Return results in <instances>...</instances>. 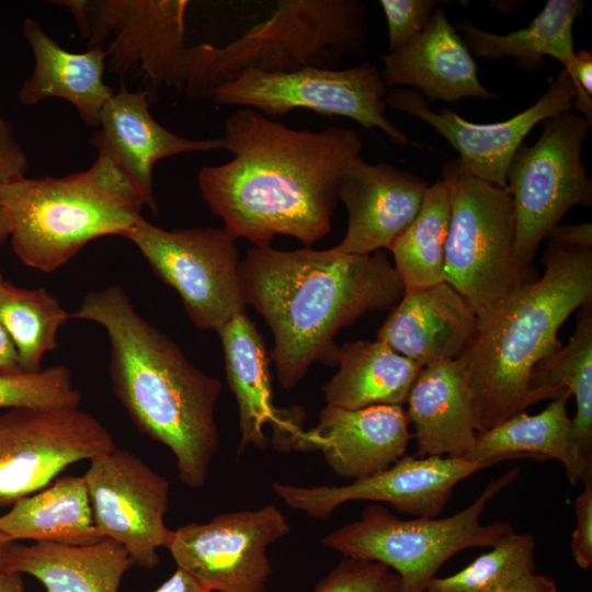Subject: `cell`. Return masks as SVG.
Here are the masks:
<instances>
[{
  "label": "cell",
  "instance_id": "6da1fadb",
  "mask_svg": "<svg viewBox=\"0 0 592 592\" xmlns=\"http://www.w3.org/2000/svg\"><path fill=\"white\" fill-rule=\"evenodd\" d=\"M221 140L232 159L202 167L197 184L230 236L262 246L283 235L309 247L330 232L340 180L363 147L356 130L295 129L238 107Z\"/></svg>",
  "mask_w": 592,
  "mask_h": 592
},
{
  "label": "cell",
  "instance_id": "7a4b0ae2",
  "mask_svg": "<svg viewBox=\"0 0 592 592\" xmlns=\"http://www.w3.org/2000/svg\"><path fill=\"white\" fill-rule=\"evenodd\" d=\"M247 305L270 327V360L284 389L315 363L338 365L337 333L367 312L391 310L405 284L384 250L356 255L254 246L241 260Z\"/></svg>",
  "mask_w": 592,
  "mask_h": 592
},
{
  "label": "cell",
  "instance_id": "3957f363",
  "mask_svg": "<svg viewBox=\"0 0 592 592\" xmlns=\"http://www.w3.org/2000/svg\"><path fill=\"white\" fill-rule=\"evenodd\" d=\"M70 318L104 328L116 398L141 433L171 451L180 481L202 488L219 448L215 409L221 383L143 318L119 285L89 292Z\"/></svg>",
  "mask_w": 592,
  "mask_h": 592
},
{
  "label": "cell",
  "instance_id": "277c9868",
  "mask_svg": "<svg viewBox=\"0 0 592 592\" xmlns=\"http://www.w3.org/2000/svg\"><path fill=\"white\" fill-rule=\"evenodd\" d=\"M544 274L477 316L462 354L479 400V433L542 398L530 388L535 364L559 350L567 318L592 301V247L549 239Z\"/></svg>",
  "mask_w": 592,
  "mask_h": 592
},
{
  "label": "cell",
  "instance_id": "5b68a950",
  "mask_svg": "<svg viewBox=\"0 0 592 592\" xmlns=\"http://www.w3.org/2000/svg\"><path fill=\"white\" fill-rule=\"evenodd\" d=\"M13 252L29 267L50 273L104 236H124L145 201L127 175L98 155L86 170L65 177L26 175L0 185Z\"/></svg>",
  "mask_w": 592,
  "mask_h": 592
},
{
  "label": "cell",
  "instance_id": "8992f818",
  "mask_svg": "<svg viewBox=\"0 0 592 592\" xmlns=\"http://www.w3.org/2000/svg\"><path fill=\"white\" fill-rule=\"evenodd\" d=\"M368 39L366 5L358 0H282L266 20L224 45L187 47L182 90L208 99L247 69L269 73L304 68L335 69L345 55H360Z\"/></svg>",
  "mask_w": 592,
  "mask_h": 592
},
{
  "label": "cell",
  "instance_id": "52a82bcc",
  "mask_svg": "<svg viewBox=\"0 0 592 592\" xmlns=\"http://www.w3.org/2000/svg\"><path fill=\"white\" fill-rule=\"evenodd\" d=\"M520 474L514 467L491 480L466 509L447 517L400 520L386 508L367 505L360 520L328 535L321 543L343 557L380 562L400 579V592H426L439 569L454 555L473 547H492L511 534L505 521L481 524L486 505Z\"/></svg>",
  "mask_w": 592,
  "mask_h": 592
},
{
  "label": "cell",
  "instance_id": "ba28073f",
  "mask_svg": "<svg viewBox=\"0 0 592 592\" xmlns=\"http://www.w3.org/2000/svg\"><path fill=\"white\" fill-rule=\"evenodd\" d=\"M451 219L444 253L445 282L480 315L537 277L515 251V217L503 187L473 175L458 159L442 167Z\"/></svg>",
  "mask_w": 592,
  "mask_h": 592
},
{
  "label": "cell",
  "instance_id": "9c48e42d",
  "mask_svg": "<svg viewBox=\"0 0 592 592\" xmlns=\"http://www.w3.org/2000/svg\"><path fill=\"white\" fill-rule=\"evenodd\" d=\"M590 124L566 111L544 121L537 141L522 144L506 170V187L514 208L515 251L532 269L539 243L573 206L590 207L592 181L581 160Z\"/></svg>",
  "mask_w": 592,
  "mask_h": 592
},
{
  "label": "cell",
  "instance_id": "30bf717a",
  "mask_svg": "<svg viewBox=\"0 0 592 592\" xmlns=\"http://www.w3.org/2000/svg\"><path fill=\"white\" fill-rule=\"evenodd\" d=\"M123 237L178 293L198 329L218 333L234 317L246 314L241 260L236 239L224 228L167 230L140 217Z\"/></svg>",
  "mask_w": 592,
  "mask_h": 592
},
{
  "label": "cell",
  "instance_id": "8fae6325",
  "mask_svg": "<svg viewBox=\"0 0 592 592\" xmlns=\"http://www.w3.org/2000/svg\"><path fill=\"white\" fill-rule=\"evenodd\" d=\"M88 46L106 52L119 77H143L153 88L182 90L187 0H58Z\"/></svg>",
  "mask_w": 592,
  "mask_h": 592
},
{
  "label": "cell",
  "instance_id": "7c38bea8",
  "mask_svg": "<svg viewBox=\"0 0 592 592\" xmlns=\"http://www.w3.org/2000/svg\"><path fill=\"white\" fill-rule=\"evenodd\" d=\"M388 88L380 70L371 62L348 69L304 68L269 73L247 69L215 88V104L255 110L267 117L305 109L349 117L367 129H380L399 146L410 143L386 116Z\"/></svg>",
  "mask_w": 592,
  "mask_h": 592
},
{
  "label": "cell",
  "instance_id": "4fadbf2b",
  "mask_svg": "<svg viewBox=\"0 0 592 592\" xmlns=\"http://www.w3.org/2000/svg\"><path fill=\"white\" fill-rule=\"evenodd\" d=\"M117 446L79 407L0 412V508L45 488L69 466Z\"/></svg>",
  "mask_w": 592,
  "mask_h": 592
},
{
  "label": "cell",
  "instance_id": "5bb4252c",
  "mask_svg": "<svg viewBox=\"0 0 592 592\" xmlns=\"http://www.w3.org/2000/svg\"><path fill=\"white\" fill-rule=\"evenodd\" d=\"M289 533L285 515L267 504L181 525L167 549L212 592H265L273 571L267 547Z\"/></svg>",
  "mask_w": 592,
  "mask_h": 592
},
{
  "label": "cell",
  "instance_id": "9a60e30c",
  "mask_svg": "<svg viewBox=\"0 0 592 592\" xmlns=\"http://www.w3.org/2000/svg\"><path fill=\"white\" fill-rule=\"evenodd\" d=\"M83 475L93 520L105 537L124 546L134 565L155 570L171 536L164 516L170 483L140 457L116 447L89 460Z\"/></svg>",
  "mask_w": 592,
  "mask_h": 592
},
{
  "label": "cell",
  "instance_id": "2e32d148",
  "mask_svg": "<svg viewBox=\"0 0 592 592\" xmlns=\"http://www.w3.org/2000/svg\"><path fill=\"white\" fill-rule=\"evenodd\" d=\"M488 464L465 457L403 456L372 476L340 487H299L275 481L273 492L293 510L314 519H328L349 501H383L417 517H436L449 501L454 487Z\"/></svg>",
  "mask_w": 592,
  "mask_h": 592
},
{
  "label": "cell",
  "instance_id": "e0dca14e",
  "mask_svg": "<svg viewBox=\"0 0 592 592\" xmlns=\"http://www.w3.org/2000/svg\"><path fill=\"white\" fill-rule=\"evenodd\" d=\"M576 95L573 82L562 68L539 100L503 122L477 124L451 110L434 112L413 89L395 88L388 92L386 104L431 125L459 153L458 160L473 175L505 189L506 170L527 134L538 123L572 111Z\"/></svg>",
  "mask_w": 592,
  "mask_h": 592
},
{
  "label": "cell",
  "instance_id": "ac0fdd59",
  "mask_svg": "<svg viewBox=\"0 0 592 592\" xmlns=\"http://www.w3.org/2000/svg\"><path fill=\"white\" fill-rule=\"evenodd\" d=\"M228 386L239 409L238 455L252 445L265 449L264 426L273 430L276 449L297 451L304 434L305 412L299 407L276 408L264 341L246 314L234 317L219 332Z\"/></svg>",
  "mask_w": 592,
  "mask_h": 592
},
{
  "label": "cell",
  "instance_id": "d6986e66",
  "mask_svg": "<svg viewBox=\"0 0 592 592\" xmlns=\"http://www.w3.org/2000/svg\"><path fill=\"white\" fill-rule=\"evenodd\" d=\"M150 93L122 84L103 106L91 145L130 180L156 216L153 168L164 158L223 149L221 138L192 139L160 125L149 110Z\"/></svg>",
  "mask_w": 592,
  "mask_h": 592
},
{
  "label": "cell",
  "instance_id": "ffe728a7",
  "mask_svg": "<svg viewBox=\"0 0 592 592\" xmlns=\"http://www.w3.org/2000/svg\"><path fill=\"white\" fill-rule=\"evenodd\" d=\"M428 184L386 162L367 163L361 156L344 171L338 190L348 212V228L332 249L365 255L389 249L413 220Z\"/></svg>",
  "mask_w": 592,
  "mask_h": 592
},
{
  "label": "cell",
  "instance_id": "44dd1931",
  "mask_svg": "<svg viewBox=\"0 0 592 592\" xmlns=\"http://www.w3.org/2000/svg\"><path fill=\"white\" fill-rule=\"evenodd\" d=\"M403 406L349 410L327 405L315 428L305 431L298 452L319 451L340 477L362 479L405 456L413 434Z\"/></svg>",
  "mask_w": 592,
  "mask_h": 592
},
{
  "label": "cell",
  "instance_id": "7402d4cb",
  "mask_svg": "<svg viewBox=\"0 0 592 592\" xmlns=\"http://www.w3.org/2000/svg\"><path fill=\"white\" fill-rule=\"evenodd\" d=\"M406 403L417 441L414 456L469 455L479 433V400L463 358L421 368Z\"/></svg>",
  "mask_w": 592,
  "mask_h": 592
},
{
  "label": "cell",
  "instance_id": "603a6c76",
  "mask_svg": "<svg viewBox=\"0 0 592 592\" xmlns=\"http://www.w3.org/2000/svg\"><path fill=\"white\" fill-rule=\"evenodd\" d=\"M477 315L448 283L406 288L377 332L378 341L421 368L456 360L468 348Z\"/></svg>",
  "mask_w": 592,
  "mask_h": 592
},
{
  "label": "cell",
  "instance_id": "cb8c5ba5",
  "mask_svg": "<svg viewBox=\"0 0 592 592\" xmlns=\"http://www.w3.org/2000/svg\"><path fill=\"white\" fill-rule=\"evenodd\" d=\"M383 62L380 73L387 88L413 89L426 101L497 98L479 81L474 56L440 7L420 34L385 54Z\"/></svg>",
  "mask_w": 592,
  "mask_h": 592
},
{
  "label": "cell",
  "instance_id": "d4e9b609",
  "mask_svg": "<svg viewBox=\"0 0 592 592\" xmlns=\"http://www.w3.org/2000/svg\"><path fill=\"white\" fill-rule=\"evenodd\" d=\"M22 35L33 53L34 69L18 91L19 102L32 106L61 99L87 125L96 127L103 106L114 93L104 81L105 49L94 45L82 53L69 52L30 16L22 22Z\"/></svg>",
  "mask_w": 592,
  "mask_h": 592
},
{
  "label": "cell",
  "instance_id": "484cf974",
  "mask_svg": "<svg viewBox=\"0 0 592 592\" xmlns=\"http://www.w3.org/2000/svg\"><path fill=\"white\" fill-rule=\"evenodd\" d=\"M569 392L561 395L537 414H513L477 434L470 460L494 464L523 457L557 459L572 485L592 477V460L585 459L576 443L567 411Z\"/></svg>",
  "mask_w": 592,
  "mask_h": 592
},
{
  "label": "cell",
  "instance_id": "4316f807",
  "mask_svg": "<svg viewBox=\"0 0 592 592\" xmlns=\"http://www.w3.org/2000/svg\"><path fill=\"white\" fill-rule=\"evenodd\" d=\"M134 566L127 550L113 539L88 545L13 543L4 569L32 576L47 592H118Z\"/></svg>",
  "mask_w": 592,
  "mask_h": 592
},
{
  "label": "cell",
  "instance_id": "83f0119b",
  "mask_svg": "<svg viewBox=\"0 0 592 592\" xmlns=\"http://www.w3.org/2000/svg\"><path fill=\"white\" fill-rule=\"evenodd\" d=\"M10 542L88 545L105 537L98 530L83 476H62L19 500L0 515Z\"/></svg>",
  "mask_w": 592,
  "mask_h": 592
},
{
  "label": "cell",
  "instance_id": "f1b7e54d",
  "mask_svg": "<svg viewBox=\"0 0 592 592\" xmlns=\"http://www.w3.org/2000/svg\"><path fill=\"white\" fill-rule=\"evenodd\" d=\"M339 371L323 386L327 405L355 410L403 406L421 367L375 340L339 346Z\"/></svg>",
  "mask_w": 592,
  "mask_h": 592
},
{
  "label": "cell",
  "instance_id": "f546056e",
  "mask_svg": "<svg viewBox=\"0 0 592 592\" xmlns=\"http://www.w3.org/2000/svg\"><path fill=\"white\" fill-rule=\"evenodd\" d=\"M530 388L542 400L566 392L574 397L573 436L581 455L592 460V301L579 309L568 343L535 364Z\"/></svg>",
  "mask_w": 592,
  "mask_h": 592
},
{
  "label": "cell",
  "instance_id": "4dcf8cb0",
  "mask_svg": "<svg viewBox=\"0 0 592 592\" xmlns=\"http://www.w3.org/2000/svg\"><path fill=\"white\" fill-rule=\"evenodd\" d=\"M584 4L581 0H549L528 26L505 35L480 30L467 20L460 22V29L468 49L476 57L535 61L549 56L557 59L569 73L576 52L573 23Z\"/></svg>",
  "mask_w": 592,
  "mask_h": 592
},
{
  "label": "cell",
  "instance_id": "1f68e13d",
  "mask_svg": "<svg viewBox=\"0 0 592 592\" xmlns=\"http://www.w3.org/2000/svg\"><path fill=\"white\" fill-rule=\"evenodd\" d=\"M449 219L448 192L443 181L437 180L428 186L418 214L388 249L406 288L445 282L444 253Z\"/></svg>",
  "mask_w": 592,
  "mask_h": 592
},
{
  "label": "cell",
  "instance_id": "d6a6232c",
  "mask_svg": "<svg viewBox=\"0 0 592 592\" xmlns=\"http://www.w3.org/2000/svg\"><path fill=\"white\" fill-rule=\"evenodd\" d=\"M70 318L45 288H25L0 278V320L25 373L42 371L46 353L58 348V331Z\"/></svg>",
  "mask_w": 592,
  "mask_h": 592
},
{
  "label": "cell",
  "instance_id": "836d02e7",
  "mask_svg": "<svg viewBox=\"0 0 592 592\" xmlns=\"http://www.w3.org/2000/svg\"><path fill=\"white\" fill-rule=\"evenodd\" d=\"M532 572H535L534 537L512 532L460 571L434 578L426 592H506Z\"/></svg>",
  "mask_w": 592,
  "mask_h": 592
},
{
  "label": "cell",
  "instance_id": "e575fe53",
  "mask_svg": "<svg viewBox=\"0 0 592 592\" xmlns=\"http://www.w3.org/2000/svg\"><path fill=\"white\" fill-rule=\"evenodd\" d=\"M80 401L81 394L65 365L36 373L0 374V411L76 408Z\"/></svg>",
  "mask_w": 592,
  "mask_h": 592
},
{
  "label": "cell",
  "instance_id": "d590c367",
  "mask_svg": "<svg viewBox=\"0 0 592 592\" xmlns=\"http://www.w3.org/2000/svg\"><path fill=\"white\" fill-rule=\"evenodd\" d=\"M314 592H400V579L380 562L343 557L317 582Z\"/></svg>",
  "mask_w": 592,
  "mask_h": 592
},
{
  "label": "cell",
  "instance_id": "8d00e7d4",
  "mask_svg": "<svg viewBox=\"0 0 592 592\" xmlns=\"http://www.w3.org/2000/svg\"><path fill=\"white\" fill-rule=\"evenodd\" d=\"M442 2L445 1L380 0L388 26V52L401 48L420 34Z\"/></svg>",
  "mask_w": 592,
  "mask_h": 592
},
{
  "label": "cell",
  "instance_id": "74e56055",
  "mask_svg": "<svg viewBox=\"0 0 592 592\" xmlns=\"http://www.w3.org/2000/svg\"><path fill=\"white\" fill-rule=\"evenodd\" d=\"M29 166V156L15 137L11 123L0 116V185L24 177ZM9 237V219L0 203V247Z\"/></svg>",
  "mask_w": 592,
  "mask_h": 592
},
{
  "label": "cell",
  "instance_id": "f35d334b",
  "mask_svg": "<svg viewBox=\"0 0 592 592\" xmlns=\"http://www.w3.org/2000/svg\"><path fill=\"white\" fill-rule=\"evenodd\" d=\"M584 489L576 500L577 526L572 534L571 550L576 563L588 569L592 563V477L583 481Z\"/></svg>",
  "mask_w": 592,
  "mask_h": 592
},
{
  "label": "cell",
  "instance_id": "ab89813d",
  "mask_svg": "<svg viewBox=\"0 0 592 592\" xmlns=\"http://www.w3.org/2000/svg\"><path fill=\"white\" fill-rule=\"evenodd\" d=\"M576 88L573 110L592 124V53L589 49L574 52L571 71L568 73Z\"/></svg>",
  "mask_w": 592,
  "mask_h": 592
},
{
  "label": "cell",
  "instance_id": "60d3db41",
  "mask_svg": "<svg viewBox=\"0 0 592 592\" xmlns=\"http://www.w3.org/2000/svg\"><path fill=\"white\" fill-rule=\"evenodd\" d=\"M546 238L559 240L566 243L592 247V224L583 223L578 225H557Z\"/></svg>",
  "mask_w": 592,
  "mask_h": 592
},
{
  "label": "cell",
  "instance_id": "b9f144b4",
  "mask_svg": "<svg viewBox=\"0 0 592 592\" xmlns=\"http://www.w3.org/2000/svg\"><path fill=\"white\" fill-rule=\"evenodd\" d=\"M152 592H212L187 571L177 570Z\"/></svg>",
  "mask_w": 592,
  "mask_h": 592
},
{
  "label": "cell",
  "instance_id": "7bdbcfd3",
  "mask_svg": "<svg viewBox=\"0 0 592 592\" xmlns=\"http://www.w3.org/2000/svg\"><path fill=\"white\" fill-rule=\"evenodd\" d=\"M2 274H0L1 278ZM21 369L15 348L0 320V374H16Z\"/></svg>",
  "mask_w": 592,
  "mask_h": 592
},
{
  "label": "cell",
  "instance_id": "ee69618b",
  "mask_svg": "<svg viewBox=\"0 0 592 592\" xmlns=\"http://www.w3.org/2000/svg\"><path fill=\"white\" fill-rule=\"evenodd\" d=\"M506 592H557V585L553 578L532 572L519 579Z\"/></svg>",
  "mask_w": 592,
  "mask_h": 592
},
{
  "label": "cell",
  "instance_id": "f6af8a7d",
  "mask_svg": "<svg viewBox=\"0 0 592 592\" xmlns=\"http://www.w3.org/2000/svg\"><path fill=\"white\" fill-rule=\"evenodd\" d=\"M0 592H24L22 574L7 569L0 570Z\"/></svg>",
  "mask_w": 592,
  "mask_h": 592
},
{
  "label": "cell",
  "instance_id": "bcb514c9",
  "mask_svg": "<svg viewBox=\"0 0 592 592\" xmlns=\"http://www.w3.org/2000/svg\"><path fill=\"white\" fill-rule=\"evenodd\" d=\"M13 543L0 533V570L4 569L7 554Z\"/></svg>",
  "mask_w": 592,
  "mask_h": 592
}]
</instances>
